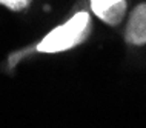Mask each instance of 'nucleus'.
<instances>
[{
	"instance_id": "obj_1",
	"label": "nucleus",
	"mask_w": 146,
	"mask_h": 128,
	"mask_svg": "<svg viewBox=\"0 0 146 128\" xmlns=\"http://www.w3.org/2000/svg\"><path fill=\"white\" fill-rule=\"evenodd\" d=\"M91 33V17L88 13H77L66 23L54 28L35 50L38 53H62L83 43Z\"/></svg>"
},
{
	"instance_id": "obj_2",
	"label": "nucleus",
	"mask_w": 146,
	"mask_h": 128,
	"mask_svg": "<svg viewBox=\"0 0 146 128\" xmlns=\"http://www.w3.org/2000/svg\"><path fill=\"white\" fill-rule=\"evenodd\" d=\"M126 0H91V9L100 20L111 26L120 25L126 14Z\"/></svg>"
},
{
	"instance_id": "obj_3",
	"label": "nucleus",
	"mask_w": 146,
	"mask_h": 128,
	"mask_svg": "<svg viewBox=\"0 0 146 128\" xmlns=\"http://www.w3.org/2000/svg\"><path fill=\"white\" fill-rule=\"evenodd\" d=\"M125 40L131 45H146V3L134 8L125 31Z\"/></svg>"
},
{
	"instance_id": "obj_4",
	"label": "nucleus",
	"mask_w": 146,
	"mask_h": 128,
	"mask_svg": "<svg viewBox=\"0 0 146 128\" xmlns=\"http://www.w3.org/2000/svg\"><path fill=\"white\" fill-rule=\"evenodd\" d=\"M31 3H33V0H0V5H5L8 9L14 11V13L28 9Z\"/></svg>"
}]
</instances>
